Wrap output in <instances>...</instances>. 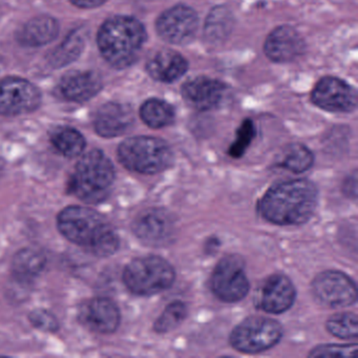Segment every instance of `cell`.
Listing matches in <instances>:
<instances>
[{"instance_id": "1", "label": "cell", "mask_w": 358, "mask_h": 358, "mask_svg": "<svg viewBox=\"0 0 358 358\" xmlns=\"http://www.w3.org/2000/svg\"><path fill=\"white\" fill-rule=\"evenodd\" d=\"M318 204V190L309 180L276 184L259 203L264 219L275 225H301L311 219Z\"/></svg>"}, {"instance_id": "2", "label": "cell", "mask_w": 358, "mask_h": 358, "mask_svg": "<svg viewBox=\"0 0 358 358\" xmlns=\"http://www.w3.org/2000/svg\"><path fill=\"white\" fill-rule=\"evenodd\" d=\"M58 229L71 242L98 257L114 255L119 248V236L114 228L97 211L83 206H70L58 215Z\"/></svg>"}, {"instance_id": "3", "label": "cell", "mask_w": 358, "mask_h": 358, "mask_svg": "<svg viewBox=\"0 0 358 358\" xmlns=\"http://www.w3.org/2000/svg\"><path fill=\"white\" fill-rule=\"evenodd\" d=\"M145 41L143 24L129 16L110 18L98 33V47L102 56L117 69L131 66L139 57Z\"/></svg>"}, {"instance_id": "4", "label": "cell", "mask_w": 358, "mask_h": 358, "mask_svg": "<svg viewBox=\"0 0 358 358\" xmlns=\"http://www.w3.org/2000/svg\"><path fill=\"white\" fill-rule=\"evenodd\" d=\"M114 180L112 161L101 150H91L77 163L69 189L83 202L96 204L108 196Z\"/></svg>"}, {"instance_id": "5", "label": "cell", "mask_w": 358, "mask_h": 358, "mask_svg": "<svg viewBox=\"0 0 358 358\" xmlns=\"http://www.w3.org/2000/svg\"><path fill=\"white\" fill-rule=\"evenodd\" d=\"M119 161L125 169L143 175H155L171 166L173 155L169 144L159 138H129L118 148Z\"/></svg>"}, {"instance_id": "6", "label": "cell", "mask_w": 358, "mask_h": 358, "mask_svg": "<svg viewBox=\"0 0 358 358\" xmlns=\"http://www.w3.org/2000/svg\"><path fill=\"white\" fill-rule=\"evenodd\" d=\"M175 278L173 266L166 259L156 255L133 259L123 272L125 286L131 292L142 296L167 290L173 286Z\"/></svg>"}, {"instance_id": "7", "label": "cell", "mask_w": 358, "mask_h": 358, "mask_svg": "<svg viewBox=\"0 0 358 358\" xmlns=\"http://www.w3.org/2000/svg\"><path fill=\"white\" fill-rule=\"evenodd\" d=\"M282 336V326L275 320L251 316L234 329L230 334V343L236 351L255 354L274 347Z\"/></svg>"}, {"instance_id": "8", "label": "cell", "mask_w": 358, "mask_h": 358, "mask_svg": "<svg viewBox=\"0 0 358 358\" xmlns=\"http://www.w3.org/2000/svg\"><path fill=\"white\" fill-rule=\"evenodd\" d=\"M211 288L215 296L225 303H236L248 294L250 284L242 257L227 255L217 263L211 276Z\"/></svg>"}, {"instance_id": "9", "label": "cell", "mask_w": 358, "mask_h": 358, "mask_svg": "<svg viewBox=\"0 0 358 358\" xmlns=\"http://www.w3.org/2000/svg\"><path fill=\"white\" fill-rule=\"evenodd\" d=\"M311 290L315 301L328 308L348 307L357 299L356 285L352 278L336 270L318 274L312 282Z\"/></svg>"}, {"instance_id": "10", "label": "cell", "mask_w": 358, "mask_h": 358, "mask_svg": "<svg viewBox=\"0 0 358 358\" xmlns=\"http://www.w3.org/2000/svg\"><path fill=\"white\" fill-rule=\"evenodd\" d=\"M41 102V92L33 83L15 77L0 81V115L27 114L36 110Z\"/></svg>"}, {"instance_id": "11", "label": "cell", "mask_w": 358, "mask_h": 358, "mask_svg": "<svg viewBox=\"0 0 358 358\" xmlns=\"http://www.w3.org/2000/svg\"><path fill=\"white\" fill-rule=\"evenodd\" d=\"M196 11L187 6L178 5L161 14L156 22L159 36L173 45H186L194 39L198 30Z\"/></svg>"}, {"instance_id": "12", "label": "cell", "mask_w": 358, "mask_h": 358, "mask_svg": "<svg viewBox=\"0 0 358 358\" xmlns=\"http://www.w3.org/2000/svg\"><path fill=\"white\" fill-rule=\"evenodd\" d=\"M134 234L142 242L150 246H165L173 240L175 222L166 210L150 208L142 211L133 225Z\"/></svg>"}, {"instance_id": "13", "label": "cell", "mask_w": 358, "mask_h": 358, "mask_svg": "<svg viewBox=\"0 0 358 358\" xmlns=\"http://www.w3.org/2000/svg\"><path fill=\"white\" fill-rule=\"evenodd\" d=\"M311 99L318 108L332 113H351L357 106L355 90L336 77L320 79L312 91Z\"/></svg>"}, {"instance_id": "14", "label": "cell", "mask_w": 358, "mask_h": 358, "mask_svg": "<svg viewBox=\"0 0 358 358\" xmlns=\"http://www.w3.org/2000/svg\"><path fill=\"white\" fill-rule=\"evenodd\" d=\"M78 318L89 330L110 334L120 324V311L114 301L99 297L85 301L79 308Z\"/></svg>"}, {"instance_id": "15", "label": "cell", "mask_w": 358, "mask_h": 358, "mask_svg": "<svg viewBox=\"0 0 358 358\" xmlns=\"http://www.w3.org/2000/svg\"><path fill=\"white\" fill-rule=\"evenodd\" d=\"M225 85L209 77H194L184 83L182 96L192 108L209 110L217 108L225 96Z\"/></svg>"}, {"instance_id": "16", "label": "cell", "mask_w": 358, "mask_h": 358, "mask_svg": "<svg viewBox=\"0 0 358 358\" xmlns=\"http://www.w3.org/2000/svg\"><path fill=\"white\" fill-rule=\"evenodd\" d=\"M134 122L135 116L129 104L108 102L96 113L94 127L101 137L115 138L127 133Z\"/></svg>"}, {"instance_id": "17", "label": "cell", "mask_w": 358, "mask_h": 358, "mask_svg": "<svg viewBox=\"0 0 358 358\" xmlns=\"http://www.w3.org/2000/svg\"><path fill=\"white\" fill-rule=\"evenodd\" d=\"M264 51L272 62L286 64L297 59L303 53L305 43L294 29L278 27L266 39Z\"/></svg>"}, {"instance_id": "18", "label": "cell", "mask_w": 358, "mask_h": 358, "mask_svg": "<svg viewBox=\"0 0 358 358\" xmlns=\"http://www.w3.org/2000/svg\"><path fill=\"white\" fill-rule=\"evenodd\" d=\"M296 297L294 285L282 274H273L266 280L262 291L261 306L270 314H280L292 307Z\"/></svg>"}, {"instance_id": "19", "label": "cell", "mask_w": 358, "mask_h": 358, "mask_svg": "<svg viewBox=\"0 0 358 358\" xmlns=\"http://www.w3.org/2000/svg\"><path fill=\"white\" fill-rule=\"evenodd\" d=\"M101 89V78L92 71L69 73L59 85L62 97L73 102L87 101L95 97Z\"/></svg>"}, {"instance_id": "20", "label": "cell", "mask_w": 358, "mask_h": 358, "mask_svg": "<svg viewBox=\"0 0 358 358\" xmlns=\"http://www.w3.org/2000/svg\"><path fill=\"white\" fill-rule=\"evenodd\" d=\"M148 74L155 80L173 83L179 80L188 70V62L181 54L171 50L157 52L146 66Z\"/></svg>"}, {"instance_id": "21", "label": "cell", "mask_w": 358, "mask_h": 358, "mask_svg": "<svg viewBox=\"0 0 358 358\" xmlns=\"http://www.w3.org/2000/svg\"><path fill=\"white\" fill-rule=\"evenodd\" d=\"M59 26L53 17L41 16L29 20L18 33V41L27 47H41L57 37Z\"/></svg>"}, {"instance_id": "22", "label": "cell", "mask_w": 358, "mask_h": 358, "mask_svg": "<svg viewBox=\"0 0 358 358\" xmlns=\"http://www.w3.org/2000/svg\"><path fill=\"white\" fill-rule=\"evenodd\" d=\"M45 267V257L35 249H22L14 257L12 270L14 275L22 282L36 278Z\"/></svg>"}, {"instance_id": "23", "label": "cell", "mask_w": 358, "mask_h": 358, "mask_svg": "<svg viewBox=\"0 0 358 358\" xmlns=\"http://www.w3.org/2000/svg\"><path fill=\"white\" fill-rule=\"evenodd\" d=\"M140 116L148 127L162 129L173 124L175 121V110L171 104L163 100L150 99L141 106Z\"/></svg>"}, {"instance_id": "24", "label": "cell", "mask_w": 358, "mask_h": 358, "mask_svg": "<svg viewBox=\"0 0 358 358\" xmlns=\"http://www.w3.org/2000/svg\"><path fill=\"white\" fill-rule=\"evenodd\" d=\"M54 148L66 158L78 157L85 148V139L76 129L62 127L54 131L51 137Z\"/></svg>"}, {"instance_id": "25", "label": "cell", "mask_w": 358, "mask_h": 358, "mask_svg": "<svg viewBox=\"0 0 358 358\" xmlns=\"http://www.w3.org/2000/svg\"><path fill=\"white\" fill-rule=\"evenodd\" d=\"M314 156L303 144H291L282 152L278 166L295 173H303L313 165Z\"/></svg>"}, {"instance_id": "26", "label": "cell", "mask_w": 358, "mask_h": 358, "mask_svg": "<svg viewBox=\"0 0 358 358\" xmlns=\"http://www.w3.org/2000/svg\"><path fill=\"white\" fill-rule=\"evenodd\" d=\"M85 48V38L79 32L69 35L50 56V62L55 68L64 66L74 62Z\"/></svg>"}, {"instance_id": "27", "label": "cell", "mask_w": 358, "mask_h": 358, "mask_svg": "<svg viewBox=\"0 0 358 358\" xmlns=\"http://www.w3.org/2000/svg\"><path fill=\"white\" fill-rule=\"evenodd\" d=\"M326 327L337 338L352 339L358 336L357 315L352 312L335 314L329 318Z\"/></svg>"}, {"instance_id": "28", "label": "cell", "mask_w": 358, "mask_h": 358, "mask_svg": "<svg viewBox=\"0 0 358 358\" xmlns=\"http://www.w3.org/2000/svg\"><path fill=\"white\" fill-rule=\"evenodd\" d=\"M187 314V307L182 301H177L169 303L161 314L160 317L155 322V331L162 334V333H169L175 330L185 320Z\"/></svg>"}, {"instance_id": "29", "label": "cell", "mask_w": 358, "mask_h": 358, "mask_svg": "<svg viewBox=\"0 0 358 358\" xmlns=\"http://www.w3.org/2000/svg\"><path fill=\"white\" fill-rule=\"evenodd\" d=\"M231 29V16L229 11L224 8L213 9L207 18L205 26V35L210 41H217L224 39Z\"/></svg>"}, {"instance_id": "30", "label": "cell", "mask_w": 358, "mask_h": 358, "mask_svg": "<svg viewBox=\"0 0 358 358\" xmlns=\"http://www.w3.org/2000/svg\"><path fill=\"white\" fill-rule=\"evenodd\" d=\"M255 127L250 119H247L241 124L240 129L236 133V141L229 148V156L231 158H241L246 152L247 148L250 145L252 140L255 139Z\"/></svg>"}, {"instance_id": "31", "label": "cell", "mask_w": 358, "mask_h": 358, "mask_svg": "<svg viewBox=\"0 0 358 358\" xmlns=\"http://www.w3.org/2000/svg\"><path fill=\"white\" fill-rule=\"evenodd\" d=\"M357 348V343L318 345L310 352L309 357H354Z\"/></svg>"}, {"instance_id": "32", "label": "cell", "mask_w": 358, "mask_h": 358, "mask_svg": "<svg viewBox=\"0 0 358 358\" xmlns=\"http://www.w3.org/2000/svg\"><path fill=\"white\" fill-rule=\"evenodd\" d=\"M30 320L32 324L41 330L55 331L58 329V322L56 318L45 310H37V311L32 312Z\"/></svg>"}, {"instance_id": "33", "label": "cell", "mask_w": 358, "mask_h": 358, "mask_svg": "<svg viewBox=\"0 0 358 358\" xmlns=\"http://www.w3.org/2000/svg\"><path fill=\"white\" fill-rule=\"evenodd\" d=\"M71 1L81 9H94L104 5L108 0H71Z\"/></svg>"}]
</instances>
